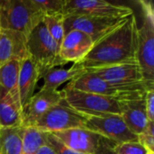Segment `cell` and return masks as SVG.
Instances as JSON below:
<instances>
[{"label":"cell","mask_w":154,"mask_h":154,"mask_svg":"<svg viewBox=\"0 0 154 154\" xmlns=\"http://www.w3.org/2000/svg\"><path fill=\"white\" fill-rule=\"evenodd\" d=\"M137 21L133 14L116 30L94 43L79 61L85 69L122 63H135L137 51Z\"/></svg>","instance_id":"6da1fadb"},{"label":"cell","mask_w":154,"mask_h":154,"mask_svg":"<svg viewBox=\"0 0 154 154\" xmlns=\"http://www.w3.org/2000/svg\"><path fill=\"white\" fill-rule=\"evenodd\" d=\"M142 9L143 23L137 29L136 60L139 64L143 82L154 89V7L152 1H138Z\"/></svg>","instance_id":"7a4b0ae2"},{"label":"cell","mask_w":154,"mask_h":154,"mask_svg":"<svg viewBox=\"0 0 154 154\" xmlns=\"http://www.w3.org/2000/svg\"><path fill=\"white\" fill-rule=\"evenodd\" d=\"M44 15L33 0H0V28L18 32L26 38Z\"/></svg>","instance_id":"3957f363"},{"label":"cell","mask_w":154,"mask_h":154,"mask_svg":"<svg viewBox=\"0 0 154 154\" xmlns=\"http://www.w3.org/2000/svg\"><path fill=\"white\" fill-rule=\"evenodd\" d=\"M66 87L123 101L144 97L146 92L149 90L144 83L137 85H116L88 71L69 81Z\"/></svg>","instance_id":"277c9868"},{"label":"cell","mask_w":154,"mask_h":154,"mask_svg":"<svg viewBox=\"0 0 154 154\" xmlns=\"http://www.w3.org/2000/svg\"><path fill=\"white\" fill-rule=\"evenodd\" d=\"M26 49L28 56L38 67L41 77L44 72L66 64L60 58V48L48 32L42 21L28 35Z\"/></svg>","instance_id":"5b68a950"},{"label":"cell","mask_w":154,"mask_h":154,"mask_svg":"<svg viewBox=\"0 0 154 154\" xmlns=\"http://www.w3.org/2000/svg\"><path fill=\"white\" fill-rule=\"evenodd\" d=\"M64 99L77 112L87 116H121V101L109 97L80 91L69 87L61 89Z\"/></svg>","instance_id":"8992f818"},{"label":"cell","mask_w":154,"mask_h":154,"mask_svg":"<svg viewBox=\"0 0 154 154\" xmlns=\"http://www.w3.org/2000/svg\"><path fill=\"white\" fill-rule=\"evenodd\" d=\"M87 120V116L73 109L63 97L51 107L32 127L45 133H56L72 128H85Z\"/></svg>","instance_id":"52a82bcc"},{"label":"cell","mask_w":154,"mask_h":154,"mask_svg":"<svg viewBox=\"0 0 154 154\" xmlns=\"http://www.w3.org/2000/svg\"><path fill=\"white\" fill-rule=\"evenodd\" d=\"M134 14L131 7L105 0H66L62 15H88L105 18H126Z\"/></svg>","instance_id":"ba28073f"},{"label":"cell","mask_w":154,"mask_h":154,"mask_svg":"<svg viewBox=\"0 0 154 154\" xmlns=\"http://www.w3.org/2000/svg\"><path fill=\"white\" fill-rule=\"evenodd\" d=\"M126 18H105L88 15H70L64 17L63 27L65 33L72 30L80 31L88 35L95 43L119 27L126 20Z\"/></svg>","instance_id":"9c48e42d"},{"label":"cell","mask_w":154,"mask_h":154,"mask_svg":"<svg viewBox=\"0 0 154 154\" xmlns=\"http://www.w3.org/2000/svg\"><path fill=\"white\" fill-rule=\"evenodd\" d=\"M85 128L116 144L127 142H138V136L129 130L120 115L88 116Z\"/></svg>","instance_id":"30bf717a"},{"label":"cell","mask_w":154,"mask_h":154,"mask_svg":"<svg viewBox=\"0 0 154 154\" xmlns=\"http://www.w3.org/2000/svg\"><path fill=\"white\" fill-rule=\"evenodd\" d=\"M86 71L92 72L104 80L116 85H137L144 83L141 68L137 62L116 64L86 69Z\"/></svg>","instance_id":"8fae6325"},{"label":"cell","mask_w":154,"mask_h":154,"mask_svg":"<svg viewBox=\"0 0 154 154\" xmlns=\"http://www.w3.org/2000/svg\"><path fill=\"white\" fill-rule=\"evenodd\" d=\"M61 90L43 89L34 94L26 106L23 109V125L34 126L37 121L53 106L63 98Z\"/></svg>","instance_id":"7c38bea8"},{"label":"cell","mask_w":154,"mask_h":154,"mask_svg":"<svg viewBox=\"0 0 154 154\" xmlns=\"http://www.w3.org/2000/svg\"><path fill=\"white\" fill-rule=\"evenodd\" d=\"M66 146L83 154H95L103 137L84 127L51 133Z\"/></svg>","instance_id":"4fadbf2b"},{"label":"cell","mask_w":154,"mask_h":154,"mask_svg":"<svg viewBox=\"0 0 154 154\" xmlns=\"http://www.w3.org/2000/svg\"><path fill=\"white\" fill-rule=\"evenodd\" d=\"M94 45L92 39L86 33L72 30L65 33L60 46L59 55L66 64L69 62H79Z\"/></svg>","instance_id":"5bb4252c"},{"label":"cell","mask_w":154,"mask_h":154,"mask_svg":"<svg viewBox=\"0 0 154 154\" xmlns=\"http://www.w3.org/2000/svg\"><path fill=\"white\" fill-rule=\"evenodd\" d=\"M26 40L18 32L0 28V68L10 60L22 61L28 56Z\"/></svg>","instance_id":"9a60e30c"},{"label":"cell","mask_w":154,"mask_h":154,"mask_svg":"<svg viewBox=\"0 0 154 154\" xmlns=\"http://www.w3.org/2000/svg\"><path fill=\"white\" fill-rule=\"evenodd\" d=\"M40 79L41 73L38 67L33 60L27 56L20 62L17 81V89L23 109L34 95V90Z\"/></svg>","instance_id":"2e32d148"},{"label":"cell","mask_w":154,"mask_h":154,"mask_svg":"<svg viewBox=\"0 0 154 154\" xmlns=\"http://www.w3.org/2000/svg\"><path fill=\"white\" fill-rule=\"evenodd\" d=\"M144 98L145 97L134 100L121 101V116L129 130L135 135L141 134L149 123Z\"/></svg>","instance_id":"e0dca14e"},{"label":"cell","mask_w":154,"mask_h":154,"mask_svg":"<svg viewBox=\"0 0 154 154\" xmlns=\"http://www.w3.org/2000/svg\"><path fill=\"white\" fill-rule=\"evenodd\" d=\"M23 125V108L18 91L8 94L0 100V127Z\"/></svg>","instance_id":"ac0fdd59"},{"label":"cell","mask_w":154,"mask_h":154,"mask_svg":"<svg viewBox=\"0 0 154 154\" xmlns=\"http://www.w3.org/2000/svg\"><path fill=\"white\" fill-rule=\"evenodd\" d=\"M84 72H86V69L78 63H73L69 69H51L42 75L41 79H43L42 88L57 90L60 85L73 80Z\"/></svg>","instance_id":"d6986e66"},{"label":"cell","mask_w":154,"mask_h":154,"mask_svg":"<svg viewBox=\"0 0 154 154\" xmlns=\"http://www.w3.org/2000/svg\"><path fill=\"white\" fill-rule=\"evenodd\" d=\"M24 126L0 127V154H21Z\"/></svg>","instance_id":"ffe728a7"},{"label":"cell","mask_w":154,"mask_h":154,"mask_svg":"<svg viewBox=\"0 0 154 154\" xmlns=\"http://www.w3.org/2000/svg\"><path fill=\"white\" fill-rule=\"evenodd\" d=\"M20 62L19 60H13L0 68V100L8 94L18 91L17 81Z\"/></svg>","instance_id":"44dd1931"},{"label":"cell","mask_w":154,"mask_h":154,"mask_svg":"<svg viewBox=\"0 0 154 154\" xmlns=\"http://www.w3.org/2000/svg\"><path fill=\"white\" fill-rule=\"evenodd\" d=\"M47 134L35 127H24L21 154H36L38 150L46 144Z\"/></svg>","instance_id":"7402d4cb"},{"label":"cell","mask_w":154,"mask_h":154,"mask_svg":"<svg viewBox=\"0 0 154 154\" xmlns=\"http://www.w3.org/2000/svg\"><path fill=\"white\" fill-rule=\"evenodd\" d=\"M64 17L62 14L58 15H49L44 16L42 22L53 40L57 42L59 48L62 42V40L65 36V31L63 27Z\"/></svg>","instance_id":"603a6c76"},{"label":"cell","mask_w":154,"mask_h":154,"mask_svg":"<svg viewBox=\"0 0 154 154\" xmlns=\"http://www.w3.org/2000/svg\"><path fill=\"white\" fill-rule=\"evenodd\" d=\"M66 0H33L37 8L44 16L62 14Z\"/></svg>","instance_id":"cb8c5ba5"},{"label":"cell","mask_w":154,"mask_h":154,"mask_svg":"<svg viewBox=\"0 0 154 154\" xmlns=\"http://www.w3.org/2000/svg\"><path fill=\"white\" fill-rule=\"evenodd\" d=\"M114 151L116 154H154L139 142H127L116 144Z\"/></svg>","instance_id":"d4e9b609"},{"label":"cell","mask_w":154,"mask_h":154,"mask_svg":"<svg viewBox=\"0 0 154 154\" xmlns=\"http://www.w3.org/2000/svg\"><path fill=\"white\" fill-rule=\"evenodd\" d=\"M46 134H47L46 144H48L56 154H83L77 152L72 149L69 148L68 146H66L51 133H46Z\"/></svg>","instance_id":"484cf974"},{"label":"cell","mask_w":154,"mask_h":154,"mask_svg":"<svg viewBox=\"0 0 154 154\" xmlns=\"http://www.w3.org/2000/svg\"><path fill=\"white\" fill-rule=\"evenodd\" d=\"M138 136V142L146 147L149 151L154 152V122L148 123L145 130Z\"/></svg>","instance_id":"4316f807"},{"label":"cell","mask_w":154,"mask_h":154,"mask_svg":"<svg viewBox=\"0 0 154 154\" xmlns=\"http://www.w3.org/2000/svg\"><path fill=\"white\" fill-rule=\"evenodd\" d=\"M144 100L147 118L150 122H154V89L146 92Z\"/></svg>","instance_id":"83f0119b"},{"label":"cell","mask_w":154,"mask_h":154,"mask_svg":"<svg viewBox=\"0 0 154 154\" xmlns=\"http://www.w3.org/2000/svg\"><path fill=\"white\" fill-rule=\"evenodd\" d=\"M115 145H116L115 143H113L106 138H103L98 149L97 150L95 154H116V152L114 151Z\"/></svg>","instance_id":"f1b7e54d"},{"label":"cell","mask_w":154,"mask_h":154,"mask_svg":"<svg viewBox=\"0 0 154 154\" xmlns=\"http://www.w3.org/2000/svg\"><path fill=\"white\" fill-rule=\"evenodd\" d=\"M36 154H56L55 152L48 145V144H44L42 145L37 152Z\"/></svg>","instance_id":"f546056e"}]
</instances>
